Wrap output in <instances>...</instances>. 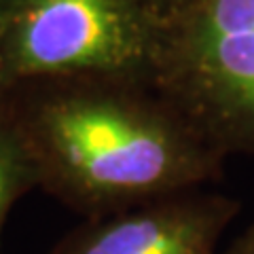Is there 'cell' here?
<instances>
[{"label":"cell","instance_id":"cell-8","mask_svg":"<svg viewBox=\"0 0 254 254\" xmlns=\"http://www.w3.org/2000/svg\"><path fill=\"white\" fill-rule=\"evenodd\" d=\"M13 2H15V0H0V28H2V23L6 19V15H9Z\"/></svg>","mask_w":254,"mask_h":254},{"label":"cell","instance_id":"cell-7","mask_svg":"<svg viewBox=\"0 0 254 254\" xmlns=\"http://www.w3.org/2000/svg\"><path fill=\"white\" fill-rule=\"evenodd\" d=\"M220 254H254V222H250Z\"/></svg>","mask_w":254,"mask_h":254},{"label":"cell","instance_id":"cell-6","mask_svg":"<svg viewBox=\"0 0 254 254\" xmlns=\"http://www.w3.org/2000/svg\"><path fill=\"white\" fill-rule=\"evenodd\" d=\"M144 2H146L163 21H168V19L174 17V15H178L182 9H187V6L193 2V0H144Z\"/></svg>","mask_w":254,"mask_h":254},{"label":"cell","instance_id":"cell-5","mask_svg":"<svg viewBox=\"0 0 254 254\" xmlns=\"http://www.w3.org/2000/svg\"><path fill=\"white\" fill-rule=\"evenodd\" d=\"M38 187L36 165L19 129L0 108V254L11 210L28 190Z\"/></svg>","mask_w":254,"mask_h":254},{"label":"cell","instance_id":"cell-2","mask_svg":"<svg viewBox=\"0 0 254 254\" xmlns=\"http://www.w3.org/2000/svg\"><path fill=\"white\" fill-rule=\"evenodd\" d=\"M163 26L144 0H15L0 28V95L58 76L153 83Z\"/></svg>","mask_w":254,"mask_h":254},{"label":"cell","instance_id":"cell-1","mask_svg":"<svg viewBox=\"0 0 254 254\" xmlns=\"http://www.w3.org/2000/svg\"><path fill=\"white\" fill-rule=\"evenodd\" d=\"M38 174V189L85 218L203 189L227 157L144 78L58 76L0 95Z\"/></svg>","mask_w":254,"mask_h":254},{"label":"cell","instance_id":"cell-4","mask_svg":"<svg viewBox=\"0 0 254 254\" xmlns=\"http://www.w3.org/2000/svg\"><path fill=\"white\" fill-rule=\"evenodd\" d=\"M237 212L233 197L193 189L85 218L60 237L51 254H218Z\"/></svg>","mask_w":254,"mask_h":254},{"label":"cell","instance_id":"cell-3","mask_svg":"<svg viewBox=\"0 0 254 254\" xmlns=\"http://www.w3.org/2000/svg\"><path fill=\"white\" fill-rule=\"evenodd\" d=\"M153 85L225 157H254V0H193L165 21Z\"/></svg>","mask_w":254,"mask_h":254}]
</instances>
